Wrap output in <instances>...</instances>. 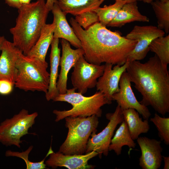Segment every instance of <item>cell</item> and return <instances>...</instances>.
I'll list each match as a JSON object with an SVG mask.
<instances>
[{"mask_svg":"<svg viewBox=\"0 0 169 169\" xmlns=\"http://www.w3.org/2000/svg\"><path fill=\"white\" fill-rule=\"evenodd\" d=\"M55 25L45 24L41 30L37 42L27 54V55L37 58L46 62L45 58L49 48L54 38Z\"/></svg>","mask_w":169,"mask_h":169,"instance_id":"20","label":"cell"},{"mask_svg":"<svg viewBox=\"0 0 169 169\" xmlns=\"http://www.w3.org/2000/svg\"><path fill=\"white\" fill-rule=\"evenodd\" d=\"M115 3L103 7H100L93 10L97 14L99 18V23L107 26L116 17L119 11L126 2L115 1Z\"/></svg>","mask_w":169,"mask_h":169,"instance_id":"26","label":"cell"},{"mask_svg":"<svg viewBox=\"0 0 169 169\" xmlns=\"http://www.w3.org/2000/svg\"><path fill=\"white\" fill-rule=\"evenodd\" d=\"M5 3L9 6L18 9L22 4L19 0H5Z\"/></svg>","mask_w":169,"mask_h":169,"instance_id":"31","label":"cell"},{"mask_svg":"<svg viewBox=\"0 0 169 169\" xmlns=\"http://www.w3.org/2000/svg\"><path fill=\"white\" fill-rule=\"evenodd\" d=\"M165 32L157 27L153 25H135L125 36L127 39L136 40L137 43L128 56L126 62L139 61L146 57L149 51V47L156 38L164 36Z\"/></svg>","mask_w":169,"mask_h":169,"instance_id":"10","label":"cell"},{"mask_svg":"<svg viewBox=\"0 0 169 169\" xmlns=\"http://www.w3.org/2000/svg\"><path fill=\"white\" fill-rule=\"evenodd\" d=\"M131 83L127 73L124 72L120 80L119 91L113 95V100L116 101L122 110L134 109L144 120H148L151 114L147 106L142 105L137 100L131 88Z\"/></svg>","mask_w":169,"mask_h":169,"instance_id":"11","label":"cell"},{"mask_svg":"<svg viewBox=\"0 0 169 169\" xmlns=\"http://www.w3.org/2000/svg\"><path fill=\"white\" fill-rule=\"evenodd\" d=\"M74 88L67 89L65 94H59L53 100L54 101L68 102L72 106L71 109L68 110H54L53 113L56 115V122L69 116L87 117L94 115L98 118L101 117L102 113L101 107L112 103L99 91L90 96H85L80 93L76 92Z\"/></svg>","mask_w":169,"mask_h":169,"instance_id":"5","label":"cell"},{"mask_svg":"<svg viewBox=\"0 0 169 169\" xmlns=\"http://www.w3.org/2000/svg\"><path fill=\"white\" fill-rule=\"evenodd\" d=\"M62 55L60 57L59 65L60 70L57 82V88L59 94H64L67 89L68 74L71 68L74 67L78 59L84 56V52L82 48L72 49L69 43L61 38Z\"/></svg>","mask_w":169,"mask_h":169,"instance_id":"12","label":"cell"},{"mask_svg":"<svg viewBox=\"0 0 169 169\" xmlns=\"http://www.w3.org/2000/svg\"><path fill=\"white\" fill-rule=\"evenodd\" d=\"M73 68L71 78L72 84L78 92L83 95L88 89L96 87L98 79L103 73L105 64L90 63L82 56Z\"/></svg>","mask_w":169,"mask_h":169,"instance_id":"9","label":"cell"},{"mask_svg":"<svg viewBox=\"0 0 169 169\" xmlns=\"http://www.w3.org/2000/svg\"><path fill=\"white\" fill-rule=\"evenodd\" d=\"M109 122L106 127L100 132L96 134V131L93 132L87 142L85 153L95 151L98 153L100 158L104 156H108L109 146L114 132L118 125L124 120L123 110L117 105L115 111L108 113L105 115Z\"/></svg>","mask_w":169,"mask_h":169,"instance_id":"8","label":"cell"},{"mask_svg":"<svg viewBox=\"0 0 169 169\" xmlns=\"http://www.w3.org/2000/svg\"><path fill=\"white\" fill-rule=\"evenodd\" d=\"M137 142L141 150L139 165L142 169H158L163 160L161 141L147 137H140Z\"/></svg>","mask_w":169,"mask_h":169,"instance_id":"15","label":"cell"},{"mask_svg":"<svg viewBox=\"0 0 169 169\" xmlns=\"http://www.w3.org/2000/svg\"><path fill=\"white\" fill-rule=\"evenodd\" d=\"M14 84L9 81L0 79V94L8 95L13 91Z\"/></svg>","mask_w":169,"mask_h":169,"instance_id":"30","label":"cell"},{"mask_svg":"<svg viewBox=\"0 0 169 169\" xmlns=\"http://www.w3.org/2000/svg\"><path fill=\"white\" fill-rule=\"evenodd\" d=\"M128 64L126 62L121 66L117 64L112 68V64H105L103 73L98 78L96 87L97 91L102 93L110 101L113 100V95L119 91L120 80L123 73L126 71Z\"/></svg>","mask_w":169,"mask_h":169,"instance_id":"13","label":"cell"},{"mask_svg":"<svg viewBox=\"0 0 169 169\" xmlns=\"http://www.w3.org/2000/svg\"><path fill=\"white\" fill-rule=\"evenodd\" d=\"M149 18L139 12L137 1L125 3L115 18L107 26L120 27L127 23L138 21L149 22Z\"/></svg>","mask_w":169,"mask_h":169,"instance_id":"19","label":"cell"},{"mask_svg":"<svg viewBox=\"0 0 169 169\" xmlns=\"http://www.w3.org/2000/svg\"><path fill=\"white\" fill-rule=\"evenodd\" d=\"M104 0H58L57 3L66 14L76 16L100 7Z\"/></svg>","mask_w":169,"mask_h":169,"instance_id":"21","label":"cell"},{"mask_svg":"<svg viewBox=\"0 0 169 169\" xmlns=\"http://www.w3.org/2000/svg\"><path fill=\"white\" fill-rule=\"evenodd\" d=\"M51 11L53 15V23L55 25L54 38L65 39L76 48H82L80 40L67 20L66 14L62 11L57 2L54 3Z\"/></svg>","mask_w":169,"mask_h":169,"instance_id":"17","label":"cell"},{"mask_svg":"<svg viewBox=\"0 0 169 169\" xmlns=\"http://www.w3.org/2000/svg\"><path fill=\"white\" fill-rule=\"evenodd\" d=\"M0 56V79H5L15 84L17 72L16 64L21 52L14 44L5 39Z\"/></svg>","mask_w":169,"mask_h":169,"instance_id":"16","label":"cell"},{"mask_svg":"<svg viewBox=\"0 0 169 169\" xmlns=\"http://www.w3.org/2000/svg\"><path fill=\"white\" fill-rule=\"evenodd\" d=\"M149 50L155 53L163 65L169 63V35L154 39L150 44Z\"/></svg>","mask_w":169,"mask_h":169,"instance_id":"25","label":"cell"},{"mask_svg":"<svg viewBox=\"0 0 169 169\" xmlns=\"http://www.w3.org/2000/svg\"><path fill=\"white\" fill-rule=\"evenodd\" d=\"M64 119L68 132L58 151L65 155L84 154L91 134L97 131L98 117L94 115L87 117L69 116Z\"/></svg>","mask_w":169,"mask_h":169,"instance_id":"6","label":"cell"},{"mask_svg":"<svg viewBox=\"0 0 169 169\" xmlns=\"http://www.w3.org/2000/svg\"><path fill=\"white\" fill-rule=\"evenodd\" d=\"M33 148V146H30L28 149L24 151L19 152L13 151L9 150L6 151L5 156H16L22 158L25 162L26 165L27 169H44L47 168L46 165L44 163V161L51 152L52 150L51 146L44 159L42 161L38 162H33L30 161L28 159L29 154Z\"/></svg>","mask_w":169,"mask_h":169,"instance_id":"27","label":"cell"},{"mask_svg":"<svg viewBox=\"0 0 169 169\" xmlns=\"http://www.w3.org/2000/svg\"><path fill=\"white\" fill-rule=\"evenodd\" d=\"M162 157L164 162L163 169H169V157L162 156Z\"/></svg>","mask_w":169,"mask_h":169,"instance_id":"33","label":"cell"},{"mask_svg":"<svg viewBox=\"0 0 169 169\" xmlns=\"http://www.w3.org/2000/svg\"><path fill=\"white\" fill-rule=\"evenodd\" d=\"M18 9L15 25L9 30L14 45L27 55L39 38L49 11L45 0L22 4Z\"/></svg>","mask_w":169,"mask_h":169,"instance_id":"3","label":"cell"},{"mask_svg":"<svg viewBox=\"0 0 169 169\" xmlns=\"http://www.w3.org/2000/svg\"><path fill=\"white\" fill-rule=\"evenodd\" d=\"M31 0H19L20 3L22 4H28L30 3Z\"/></svg>","mask_w":169,"mask_h":169,"instance_id":"35","label":"cell"},{"mask_svg":"<svg viewBox=\"0 0 169 169\" xmlns=\"http://www.w3.org/2000/svg\"><path fill=\"white\" fill-rule=\"evenodd\" d=\"M157 19V27L169 32V0H157L150 3Z\"/></svg>","mask_w":169,"mask_h":169,"instance_id":"24","label":"cell"},{"mask_svg":"<svg viewBox=\"0 0 169 169\" xmlns=\"http://www.w3.org/2000/svg\"><path fill=\"white\" fill-rule=\"evenodd\" d=\"M69 21L81 42L85 59L91 64L101 65L105 63L121 66L137 43L136 40L121 36L118 32L108 29L99 22L85 30L74 18Z\"/></svg>","mask_w":169,"mask_h":169,"instance_id":"1","label":"cell"},{"mask_svg":"<svg viewBox=\"0 0 169 169\" xmlns=\"http://www.w3.org/2000/svg\"><path fill=\"white\" fill-rule=\"evenodd\" d=\"M115 1H121L125 2L126 3H130L137 1V0H115Z\"/></svg>","mask_w":169,"mask_h":169,"instance_id":"36","label":"cell"},{"mask_svg":"<svg viewBox=\"0 0 169 169\" xmlns=\"http://www.w3.org/2000/svg\"><path fill=\"white\" fill-rule=\"evenodd\" d=\"M59 38H54L51 44L49 83L48 91L45 93V97L48 101L53 100L59 94L56 86L60 58V49L59 47Z\"/></svg>","mask_w":169,"mask_h":169,"instance_id":"18","label":"cell"},{"mask_svg":"<svg viewBox=\"0 0 169 169\" xmlns=\"http://www.w3.org/2000/svg\"><path fill=\"white\" fill-rule=\"evenodd\" d=\"M150 121L153 123L158 131L159 136L165 144H169V118L162 117L157 113L154 114Z\"/></svg>","mask_w":169,"mask_h":169,"instance_id":"28","label":"cell"},{"mask_svg":"<svg viewBox=\"0 0 169 169\" xmlns=\"http://www.w3.org/2000/svg\"><path fill=\"white\" fill-rule=\"evenodd\" d=\"M5 40V39L4 36H0V51L1 50L3 43Z\"/></svg>","mask_w":169,"mask_h":169,"instance_id":"34","label":"cell"},{"mask_svg":"<svg viewBox=\"0 0 169 169\" xmlns=\"http://www.w3.org/2000/svg\"><path fill=\"white\" fill-rule=\"evenodd\" d=\"M125 146L131 149L134 148L136 144L131 136L126 123L124 120L111 139L109 151H113L119 156L121 153L122 147Z\"/></svg>","mask_w":169,"mask_h":169,"instance_id":"23","label":"cell"},{"mask_svg":"<svg viewBox=\"0 0 169 169\" xmlns=\"http://www.w3.org/2000/svg\"><path fill=\"white\" fill-rule=\"evenodd\" d=\"M124 120L126 123L131 136L133 140L137 139L142 133H146L150 129L148 120L144 121L139 113L134 109L123 110Z\"/></svg>","mask_w":169,"mask_h":169,"instance_id":"22","label":"cell"},{"mask_svg":"<svg viewBox=\"0 0 169 169\" xmlns=\"http://www.w3.org/2000/svg\"><path fill=\"white\" fill-rule=\"evenodd\" d=\"M57 1V0H47L46 6L49 11L51 10L54 3H56Z\"/></svg>","mask_w":169,"mask_h":169,"instance_id":"32","label":"cell"},{"mask_svg":"<svg viewBox=\"0 0 169 169\" xmlns=\"http://www.w3.org/2000/svg\"><path fill=\"white\" fill-rule=\"evenodd\" d=\"M98 155L95 151L84 155H65L52 150L49 158L45 161L46 166L55 169L58 167H64L69 169H93L95 166L88 164L91 159Z\"/></svg>","mask_w":169,"mask_h":169,"instance_id":"14","label":"cell"},{"mask_svg":"<svg viewBox=\"0 0 169 169\" xmlns=\"http://www.w3.org/2000/svg\"><path fill=\"white\" fill-rule=\"evenodd\" d=\"M126 71L142 96L140 102L164 116L169 112V73L155 54L144 63H128Z\"/></svg>","mask_w":169,"mask_h":169,"instance_id":"2","label":"cell"},{"mask_svg":"<svg viewBox=\"0 0 169 169\" xmlns=\"http://www.w3.org/2000/svg\"><path fill=\"white\" fill-rule=\"evenodd\" d=\"M37 112L29 114L23 109L10 119H7L0 124V142L6 146L15 145L20 148V138L29 134V129L35 123L38 116Z\"/></svg>","mask_w":169,"mask_h":169,"instance_id":"7","label":"cell"},{"mask_svg":"<svg viewBox=\"0 0 169 169\" xmlns=\"http://www.w3.org/2000/svg\"><path fill=\"white\" fill-rule=\"evenodd\" d=\"M154 0H137V1H142L145 3H151L152 1H153Z\"/></svg>","mask_w":169,"mask_h":169,"instance_id":"37","label":"cell"},{"mask_svg":"<svg viewBox=\"0 0 169 169\" xmlns=\"http://www.w3.org/2000/svg\"><path fill=\"white\" fill-rule=\"evenodd\" d=\"M74 19L76 22L85 30L95 23L99 22L98 15L93 10L75 16Z\"/></svg>","mask_w":169,"mask_h":169,"instance_id":"29","label":"cell"},{"mask_svg":"<svg viewBox=\"0 0 169 169\" xmlns=\"http://www.w3.org/2000/svg\"><path fill=\"white\" fill-rule=\"evenodd\" d=\"M17 69L14 86L25 91L46 93L49 83L48 64L38 59L24 55L21 52L16 64Z\"/></svg>","mask_w":169,"mask_h":169,"instance_id":"4","label":"cell"}]
</instances>
